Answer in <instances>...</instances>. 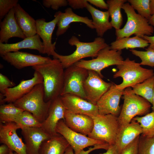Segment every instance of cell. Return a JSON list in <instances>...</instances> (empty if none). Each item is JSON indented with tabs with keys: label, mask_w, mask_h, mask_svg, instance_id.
Wrapping results in <instances>:
<instances>
[{
	"label": "cell",
	"mask_w": 154,
	"mask_h": 154,
	"mask_svg": "<svg viewBox=\"0 0 154 154\" xmlns=\"http://www.w3.org/2000/svg\"><path fill=\"white\" fill-rule=\"evenodd\" d=\"M42 76L45 102L52 101L60 96L63 87L64 68L58 59H51L32 67Z\"/></svg>",
	"instance_id": "1"
},
{
	"label": "cell",
	"mask_w": 154,
	"mask_h": 154,
	"mask_svg": "<svg viewBox=\"0 0 154 154\" xmlns=\"http://www.w3.org/2000/svg\"><path fill=\"white\" fill-rule=\"evenodd\" d=\"M69 44L76 47L75 50L68 55H62L57 53L54 58L58 59L64 69L74 64L82 59L88 57H96L99 52L108 45L102 37L96 38L93 42H81L76 36H72L68 42Z\"/></svg>",
	"instance_id": "2"
},
{
	"label": "cell",
	"mask_w": 154,
	"mask_h": 154,
	"mask_svg": "<svg viewBox=\"0 0 154 154\" xmlns=\"http://www.w3.org/2000/svg\"><path fill=\"white\" fill-rule=\"evenodd\" d=\"M123 95V104L118 116L120 131L129 123L135 116L145 115L149 113L151 106L147 100L134 94L130 87L124 90Z\"/></svg>",
	"instance_id": "3"
},
{
	"label": "cell",
	"mask_w": 154,
	"mask_h": 154,
	"mask_svg": "<svg viewBox=\"0 0 154 154\" xmlns=\"http://www.w3.org/2000/svg\"><path fill=\"white\" fill-rule=\"evenodd\" d=\"M52 101L45 102L43 83L35 85L28 93L13 103L17 107L29 112L41 123L46 118Z\"/></svg>",
	"instance_id": "4"
},
{
	"label": "cell",
	"mask_w": 154,
	"mask_h": 154,
	"mask_svg": "<svg viewBox=\"0 0 154 154\" xmlns=\"http://www.w3.org/2000/svg\"><path fill=\"white\" fill-rule=\"evenodd\" d=\"M122 9L126 15L127 21L123 28L116 30V39L133 35L142 38L144 36L152 35L153 27L149 24L148 20L137 13L129 3H124Z\"/></svg>",
	"instance_id": "5"
},
{
	"label": "cell",
	"mask_w": 154,
	"mask_h": 154,
	"mask_svg": "<svg viewBox=\"0 0 154 154\" xmlns=\"http://www.w3.org/2000/svg\"><path fill=\"white\" fill-rule=\"evenodd\" d=\"M116 66L118 71L114 74L113 77L122 78V83L116 85L118 88L122 90L142 82L154 75L153 70L143 68L139 63L128 58Z\"/></svg>",
	"instance_id": "6"
},
{
	"label": "cell",
	"mask_w": 154,
	"mask_h": 154,
	"mask_svg": "<svg viewBox=\"0 0 154 154\" xmlns=\"http://www.w3.org/2000/svg\"><path fill=\"white\" fill-rule=\"evenodd\" d=\"M94 127L88 136L101 140L110 145L115 144L120 131L118 117L111 114H98L91 117Z\"/></svg>",
	"instance_id": "7"
},
{
	"label": "cell",
	"mask_w": 154,
	"mask_h": 154,
	"mask_svg": "<svg viewBox=\"0 0 154 154\" xmlns=\"http://www.w3.org/2000/svg\"><path fill=\"white\" fill-rule=\"evenodd\" d=\"M122 50L112 49L108 45L101 50L96 58L91 60H81L74 64L87 70H92L97 72L102 78L103 76L101 71L105 68L112 65L121 64L124 60Z\"/></svg>",
	"instance_id": "8"
},
{
	"label": "cell",
	"mask_w": 154,
	"mask_h": 154,
	"mask_svg": "<svg viewBox=\"0 0 154 154\" xmlns=\"http://www.w3.org/2000/svg\"><path fill=\"white\" fill-rule=\"evenodd\" d=\"M88 75V70L75 64L65 69L63 87L60 96L70 94L86 100L83 85Z\"/></svg>",
	"instance_id": "9"
},
{
	"label": "cell",
	"mask_w": 154,
	"mask_h": 154,
	"mask_svg": "<svg viewBox=\"0 0 154 154\" xmlns=\"http://www.w3.org/2000/svg\"><path fill=\"white\" fill-rule=\"evenodd\" d=\"M56 131L65 139L73 149L75 154H80L86 147L107 143L72 130L67 126L63 119L60 120L58 123Z\"/></svg>",
	"instance_id": "10"
},
{
	"label": "cell",
	"mask_w": 154,
	"mask_h": 154,
	"mask_svg": "<svg viewBox=\"0 0 154 154\" xmlns=\"http://www.w3.org/2000/svg\"><path fill=\"white\" fill-rule=\"evenodd\" d=\"M88 70V75L83 85L86 100L95 105L111 87L112 83L104 81L96 72Z\"/></svg>",
	"instance_id": "11"
},
{
	"label": "cell",
	"mask_w": 154,
	"mask_h": 154,
	"mask_svg": "<svg viewBox=\"0 0 154 154\" xmlns=\"http://www.w3.org/2000/svg\"><path fill=\"white\" fill-rule=\"evenodd\" d=\"M123 91L124 90L118 88L116 84L112 83L108 90L97 102L98 114L104 115L111 114L118 117L121 110L119 103Z\"/></svg>",
	"instance_id": "12"
},
{
	"label": "cell",
	"mask_w": 154,
	"mask_h": 154,
	"mask_svg": "<svg viewBox=\"0 0 154 154\" xmlns=\"http://www.w3.org/2000/svg\"><path fill=\"white\" fill-rule=\"evenodd\" d=\"M61 12H56L54 15V18L49 22H46L44 18L36 20L37 34L42 39L44 54H46L48 56L52 55L53 57L57 53L55 51L56 42L53 44L52 42V34L59 20Z\"/></svg>",
	"instance_id": "13"
},
{
	"label": "cell",
	"mask_w": 154,
	"mask_h": 154,
	"mask_svg": "<svg viewBox=\"0 0 154 154\" xmlns=\"http://www.w3.org/2000/svg\"><path fill=\"white\" fill-rule=\"evenodd\" d=\"M20 129L14 122L0 123V142L19 154H27L25 143L17 133Z\"/></svg>",
	"instance_id": "14"
},
{
	"label": "cell",
	"mask_w": 154,
	"mask_h": 154,
	"mask_svg": "<svg viewBox=\"0 0 154 154\" xmlns=\"http://www.w3.org/2000/svg\"><path fill=\"white\" fill-rule=\"evenodd\" d=\"M66 110L74 113L82 114L91 117L98 114V106L78 96L70 94L60 96Z\"/></svg>",
	"instance_id": "15"
},
{
	"label": "cell",
	"mask_w": 154,
	"mask_h": 154,
	"mask_svg": "<svg viewBox=\"0 0 154 154\" xmlns=\"http://www.w3.org/2000/svg\"><path fill=\"white\" fill-rule=\"evenodd\" d=\"M41 75L35 71L33 77L27 80H23L17 86L7 89L3 95L4 98L1 105L5 102L14 103L30 92L36 85L43 83Z\"/></svg>",
	"instance_id": "16"
},
{
	"label": "cell",
	"mask_w": 154,
	"mask_h": 154,
	"mask_svg": "<svg viewBox=\"0 0 154 154\" xmlns=\"http://www.w3.org/2000/svg\"><path fill=\"white\" fill-rule=\"evenodd\" d=\"M1 57L4 60L18 69L30 66L32 67L47 62L51 59L48 57L19 51L7 53Z\"/></svg>",
	"instance_id": "17"
},
{
	"label": "cell",
	"mask_w": 154,
	"mask_h": 154,
	"mask_svg": "<svg viewBox=\"0 0 154 154\" xmlns=\"http://www.w3.org/2000/svg\"><path fill=\"white\" fill-rule=\"evenodd\" d=\"M66 109L61 99L60 96L52 101L47 116L41 123V128L51 136L57 135L56 127L58 121L64 120Z\"/></svg>",
	"instance_id": "18"
},
{
	"label": "cell",
	"mask_w": 154,
	"mask_h": 154,
	"mask_svg": "<svg viewBox=\"0 0 154 154\" xmlns=\"http://www.w3.org/2000/svg\"><path fill=\"white\" fill-rule=\"evenodd\" d=\"M21 129L27 154H40L42 143L51 137L41 127H25Z\"/></svg>",
	"instance_id": "19"
},
{
	"label": "cell",
	"mask_w": 154,
	"mask_h": 154,
	"mask_svg": "<svg viewBox=\"0 0 154 154\" xmlns=\"http://www.w3.org/2000/svg\"><path fill=\"white\" fill-rule=\"evenodd\" d=\"M64 121L71 129L86 136L91 132L93 128L94 121L91 117L74 113L66 110L64 114Z\"/></svg>",
	"instance_id": "20"
},
{
	"label": "cell",
	"mask_w": 154,
	"mask_h": 154,
	"mask_svg": "<svg viewBox=\"0 0 154 154\" xmlns=\"http://www.w3.org/2000/svg\"><path fill=\"white\" fill-rule=\"evenodd\" d=\"M0 42L7 43L9 40L16 37L24 39L26 37L16 21L14 8L12 9L0 23Z\"/></svg>",
	"instance_id": "21"
},
{
	"label": "cell",
	"mask_w": 154,
	"mask_h": 154,
	"mask_svg": "<svg viewBox=\"0 0 154 154\" xmlns=\"http://www.w3.org/2000/svg\"><path fill=\"white\" fill-rule=\"evenodd\" d=\"M23 49L36 50L39 53L44 54L43 44L37 34L32 37H26L21 41L14 43L0 42V55L1 57L7 53L18 51Z\"/></svg>",
	"instance_id": "22"
},
{
	"label": "cell",
	"mask_w": 154,
	"mask_h": 154,
	"mask_svg": "<svg viewBox=\"0 0 154 154\" xmlns=\"http://www.w3.org/2000/svg\"><path fill=\"white\" fill-rule=\"evenodd\" d=\"M73 22H80L86 25L91 29L94 27L92 20L87 17L79 16L74 13L72 8L66 9L64 12H61L57 25L58 27L56 35L59 37L64 34L70 27V25Z\"/></svg>",
	"instance_id": "23"
},
{
	"label": "cell",
	"mask_w": 154,
	"mask_h": 154,
	"mask_svg": "<svg viewBox=\"0 0 154 154\" xmlns=\"http://www.w3.org/2000/svg\"><path fill=\"white\" fill-rule=\"evenodd\" d=\"M142 133L140 124L133 120L120 130L115 144L118 154H121L125 147Z\"/></svg>",
	"instance_id": "24"
},
{
	"label": "cell",
	"mask_w": 154,
	"mask_h": 154,
	"mask_svg": "<svg viewBox=\"0 0 154 154\" xmlns=\"http://www.w3.org/2000/svg\"><path fill=\"white\" fill-rule=\"evenodd\" d=\"M86 8L91 15L93 24L97 36L102 37L106 31L112 28L109 21L110 15L108 11H100L88 3Z\"/></svg>",
	"instance_id": "25"
},
{
	"label": "cell",
	"mask_w": 154,
	"mask_h": 154,
	"mask_svg": "<svg viewBox=\"0 0 154 154\" xmlns=\"http://www.w3.org/2000/svg\"><path fill=\"white\" fill-rule=\"evenodd\" d=\"M17 22L26 37L37 34L36 20L18 3L14 7Z\"/></svg>",
	"instance_id": "26"
},
{
	"label": "cell",
	"mask_w": 154,
	"mask_h": 154,
	"mask_svg": "<svg viewBox=\"0 0 154 154\" xmlns=\"http://www.w3.org/2000/svg\"><path fill=\"white\" fill-rule=\"evenodd\" d=\"M69 146L65 139L58 133L43 142L40 154H64Z\"/></svg>",
	"instance_id": "27"
},
{
	"label": "cell",
	"mask_w": 154,
	"mask_h": 154,
	"mask_svg": "<svg viewBox=\"0 0 154 154\" xmlns=\"http://www.w3.org/2000/svg\"><path fill=\"white\" fill-rule=\"evenodd\" d=\"M149 45L147 40L135 36L132 37H125L116 39L111 42L110 46L112 49L122 50L125 48H144Z\"/></svg>",
	"instance_id": "28"
},
{
	"label": "cell",
	"mask_w": 154,
	"mask_h": 154,
	"mask_svg": "<svg viewBox=\"0 0 154 154\" xmlns=\"http://www.w3.org/2000/svg\"><path fill=\"white\" fill-rule=\"evenodd\" d=\"M126 0H108L106 3L108 6V11L111 18L110 21L112 27L116 30L120 29L123 23L121 9Z\"/></svg>",
	"instance_id": "29"
},
{
	"label": "cell",
	"mask_w": 154,
	"mask_h": 154,
	"mask_svg": "<svg viewBox=\"0 0 154 154\" xmlns=\"http://www.w3.org/2000/svg\"><path fill=\"white\" fill-rule=\"evenodd\" d=\"M131 88L134 94L143 98L151 104L154 89V75Z\"/></svg>",
	"instance_id": "30"
},
{
	"label": "cell",
	"mask_w": 154,
	"mask_h": 154,
	"mask_svg": "<svg viewBox=\"0 0 154 154\" xmlns=\"http://www.w3.org/2000/svg\"><path fill=\"white\" fill-rule=\"evenodd\" d=\"M24 111L15 106L13 103L1 105L0 106V122H14Z\"/></svg>",
	"instance_id": "31"
},
{
	"label": "cell",
	"mask_w": 154,
	"mask_h": 154,
	"mask_svg": "<svg viewBox=\"0 0 154 154\" xmlns=\"http://www.w3.org/2000/svg\"><path fill=\"white\" fill-rule=\"evenodd\" d=\"M132 120L140 124L142 130V135L148 137L154 136V111L143 116L136 117Z\"/></svg>",
	"instance_id": "32"
},
{
	"label": "cell",
	"mask_w": 154,
	"mask_h": 154,
	"mask_svg": "<svg viewBox=\"0 0 154 154\" xmlns=\"http://www.w3.org/2000/svg\"><path fill=\"white\" fill-rule=\"evenodd\" d=\"M14 122L20 129L25 127H41L42 123L30 112L24 111L16 119Z\"/></svg>",
	"instance_id": "33"
},
{
	"label": "cell",
	"mask_w": 154,
	"mask_h": 154,
	"mask_svg": "<svg viewBox=\"0 0 154 154\" xmlns=\"http://www.w3.org/2000/svg\"><path fill=\"white\" fill-rule=\"evenodd\" d=\"M127 1L138 14L149 21L151 16L150 0H128Z\"/></svg>",
	"instance_id": "34"
},
{
	"label": "cell",
	"mask_w": 154,
	"mask_h": 154,
	"mask_svg": "<svg viewBox=\"0 0 154 154\" xmlns=\"http://www.w3.org/2000/svg\"><path fill=\"white\" fill-rule=\"evenodd\" d=\"M145 51L138 50L134 49H129L132 53L138 57L141 60V65L154 67V50L145 49Z\"/></svg>",
	"instance_id": "35"
},
{
	"label": "cell",
	"mask_w": 154,
	"mask_h": 154,
	"mask_svg": "<svg viewBox=\"0 0 154 154\" xmlns=\"http://www.w3.org/2000/svg\"><path fill=\"white\" fill-rule=\"evenodd\" d=\"M138 154H154V136L148 137L142 134L140 136Z\"/></svg>",
	"instance_id": "36"
},
{
	"label": "cell",
	"mask_w": 154,
	"mask_h": 154,
	"mask_svg": "<svg viewBox=\"0 0 154 154\" xmlns=\"http://www.w3.org/2000/svg\"><path fill=\"white\" fill-rule=\"evenodd\" d=\"M18 0H0V19H3L18 3Z\"/></svg>",
	"instance_id": "37"
},
{
	"label": "cell",
	"mask_w": 154,
	"mask_h": 154,
	"mask_svg": "<svg viewBox=\"0 0 154 154\" xmlns=\"http://www.w3.org/2000/svg\"><path fill=\"white\" fill-rule=\"evenodd\" d=\"M42 3L43 5L46 7H51L55 10L68 5V1L66 0H43Z\"/></svg>",
	"instance_id": "38"
},
{
	"label": "cell",
	"mask_w": 154,
	"mask_h": 154,
	"mask_svg": "<svg viewBox=\"0 0 154 154\" xmlns=\"http://www.w3.org/2000/svg\"><path fill=\"white\" fill-rule=\"evenodd\" d=\"M15 86V84L6 76L0 73V94L4 95L6 90Z\"/></svg>",
	"instance_id": "39"
},
{
	"label": "cell",
	"mask_w": 154,
	"mask_h": 154,
	"mask_svg": "<svg viewBox=\"0 0 154 154\" xmlns=\"http://www.w3.org/2000/svg\"><path fill=\"white\" fill-rule=\"evenodd\" d=\"M140 136L137 137L132 142L127 145L124 149L121 154H138Z\"/></svg>",
	"instance_id": "40"
},
{
	"label": "cell",
	"mask_w": 154,
	"mask_h": 154,
	"mask_svg": "<svg viewBox=\"0 0 154 154\" xmlns=\"http://www.w3.org/2000/svg\"><path fill=\"white\" fill-rule=\"evenodd\" d=\"M68 5L74 9L86 8L87 0H68Z\"/></svg>",
	"instance_id": "41"
},
{
	"label": "cell",
	"mask_w": 154,
	"mask_h": 154,
	"mask_svg": "<svg viewBox=\"0 0 154 154\" xmlns=\"http://www.w3.org/2000/svg\"><path fill=\"white\" fill-rule=\"evenodd\" d=\"M88 3L101 9L108 10V6L103 0H87Z\"/></svg>",
	"instance_id": "42"
},
{
	"label": "cell",
	"mask_w": 154,
	"mask_h": 154,
	"mask_svg": "<svg viewBox=\"0 0 154 154\" xmlns=\"http://www.w3.org/2000/svg\"><path fill=\"white\" fill-rule=\"evenodd\" d=\"M143 38L147 40L149 45L147 48L149 49L154 50V36H144Z\"/></svg>",
	"instance_id": "43"
},
{
	"label": "cell",
	"mask_w": 154,
	"mask_h": 154,
	"mask_svg": "<svg viewBox=\"0 0 154 154\" xmlns=\"http://www.w3.org/2000/svg\"><path fill=\"white\" fill-rule=\"evenodd\" d=\"M99 154H118V153L117 147L114 144L110 145L106 152Z\"/></svg>",
	"instance_id": "44"
},
{
	"label": "cell",
	"mask_w": 154,
	"mask_h": 154,
	"mask_svg": "<svg viewBox=\"0 0 154 154\" xmlns=\"http://www.w3.org/2000/svg\"><path fill=\"white\" fill-rule=\"evenodd\" d=\"M11 150L6 145L3 144L0 146V154H9Z\"/></svg>",
	"instance_id": "45"
},
{
	"label": "cell",
	"mask_w": 154,
	"mask_h": 154,
	"mask_svg": "<svg viewBox=\"0 0 154 154\" xmlns=\"http://www.w3.org/2000/svg\"><path fill=\"white\" fill-rule=\"evenodd\" d=\"M99 147L98 145H96L94 146L93 147L89 148L87 151H84V150H83L81 152L80 154H88L92 151L96 149H99Z\"/></svg>",
	"instance_id": "46"
},
{
	"label": "cell",
	"mask_w": 154,
	"mask_h": 154,
	"mask_svg": "<svg viewBox=\"0 0 154 154\" xmlns=\"http://www.w3.org/2000/svg\"><path fill=\"white\" fill-rule=\"evenodd\" d=\"M150 8L152 15L154 14V0H150Z\"/></svg>",
	"instance_id": "47"
},
{
	"label": "cell",
	"mask_w": 154,
	"mask_h": 154,
	"mask_svg": "<svg viewBox=\"0 0 154 154\" xmlns=\"http://www.w3.org/2000/svg\"><path fill=\"white\" fill-rule=\"evenodd\" d=\"M64 154H75L72 147L70 145L66 149Z\"/></svg>",
	"instance_id": "48"
},
{
	"label": "cell",
	"mask_w": 154,
	"mask_h": 154,
	"mask_svg": "<svg viewBox=\"0 0 154 154\" xmlns=\"http://www.w3.org/2000/svg\"><path fill=\"white\" fill-rule=\"evenodd\" d=\"M148 21L150 25L153 27H154V14L151 15Z\"/></svg>",
	"instance_id": "49"
},
{
	"label": "cell",
	"mask_w": 154,
	"mask_h": 154,
	"mask_svg": "<svg viewBox=\"0 0 154 154\" xmlns=\"http://www.w3.org/2000/svg\"><path fill=\"white\" fill-rule=\"evenodd\" d=\"M151 104L152 105L151 108L153 111H154V89L152 97V102Z\"/></svg>",
	"instance_id": "50"
},
{
	"label": "cell",
	"mask_w": 154,
	"mask_h": 154,
	"mask_svg": "<svg viewBox=\"0 0 154 154\" xmlns=\"http://www.w3.org/2000/svg\"><path fill=\"white\" fill-rule=\"evenodd\" d=\"M9 154H19L11 150Z\"/></svg>",
	"instance_id": "51"
}]
</instances>
